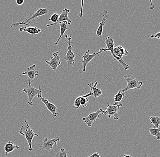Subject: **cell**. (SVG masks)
Returning <instances> with one entry per match:
<instances>
[{
  "label": "cell",
  "mask_w": 160,
  "mask_h": 157,
  "mask_svg": "<svg viewBox=\"0 0 160 157\" xmlns=\"http://www.w3.org/2000/svg\"><path fill=\"white\" fill-rule=\"evenodd\" d=\"M25 123H26V126L23 125L22 126L19 133L25 137V139L27 140L29 145V151H32L33 150L32 146V141L33 139L35 136H39V135L34 132L31 129L29 125L28 124L27 121H25Z\"/></svg>",
  "instance_id": "obj_1"
},
{
  "label": "cell",
  "mask_w": 160,
  "mask_h": 157,
  "mask_svg": "<svg viewBox=\"0 0 160 157\" xmlns=\"http://www.w3.org/2000/svg\"><path fill=\"white\" fill-rule=\"evenodd\" d=\"M110 51L113 58L119 62L120 64L124 67L125 70H128L129 69V66L125 63L122 58L123 57L128 55V51L122 46L119 45L114 48L113 49H112Z\"/></svg>",
  "instance_id": "obj_2"
},
{
  "label": "cell",
  "mask_w": 160,
  "mask_h": 157,
  "mask_svg": "<svg viewBox=\"0 0 160 157\" xmlns=\"http://www.w3.org/2000/svg\"><path fill=\"white\" fill-rule=\"evenodd\" d=\"M49 10L47 9L40 8L35 13L30 15V16L25 19L23 21L19 23L17 22H14L10 26V28L16 27H18V26L21 25H28L29 24L31 21H33L35 19L38 18V17L47 14Z\"/></svg>",
  "instance_id": "obj_3"
},
{
  "label": "cell",
  "mask_w": 160,
  "mask_h": 157,
  "mask_svg": "<svg viewBox=\"0 0 160 157\" xmlns=\"http://www.w3.org/2000/svg\"><path fill=\"white\" fill-rule=\"evenodd\" d=\"M122 107V103H118L116 102L113 105H110L108 103V107L106 108L105 111H103V112L101 113V115H107L108 118H111L113 117L114 120L118 121L119 120L118 114V111L120 107Z\"/></svg>",
  "instance_id": "obj_4"
},
{
  "label": "cell",
  "mask_w": 160,
  "mask_h": 157,
  "mask_svg": "<svg viewBox=\"0 0 160 157\" xmlns=\"http://www.w3.org/2000/svg\"><path fill=\"white\" fill-rule=\"evenodd\" d=\"M26 82L28 83V86L26 88H24L22 92H25L27 94L28 98V101H27V103L30 106H32L33 105L32 100L35 96L38 95L40 93L42 92L40 86H39L38 89L35 88L31 85V82L30 81L27 79Z\"/></svg>",
  "instance_id": "obj_5"
},
{
  "label": "cell",
  "mask_w": 160,
  "mask_h": 157,
  "mask_svg": "<svg viewBox=\"0 0 160 157\" xmlns=\"http://www.w3.org/2000/svg\"><path fill=\"white\" fill-rule=\"evenodd\" d=\"M124 78L127 81V86L122 90H120V92H125V91H128L131 89H139L143 85L142 81H139L133 76H125Z\"/></svg>",
  "instance_id": "obj_6"
},
{
  "label": "cell",
  "mask_w": 160,
  "mask_h": 157,
  "mask_svg": "<svg viewBox=\"0 0 160 157\" xmlns=\"http://www.w3.org/2000/svg\"><path fill=\"white\" fill-rule=\"evenodd\" d=\"M65 38L68 39V51L66 53V56L64 57V58L68 62V65L69 66H74L75 62V56L74 53L72 51V46H71V40H72V37L71 36L68 37L67 35H65Z\"/></svg>",
  "instance_id": "obj_7"
},
{
  "label": "cell",
  "mask_w": 160,
  "mask_h": 157,
  "mask_svg": "<svg viewBox=\"0 0 160 157\" xmlns=\"http://www.w3.org/2000/svg\"><path fill=\"white\" fill-rule=\"evenodd\" d=\"M106 48H101L99 50V51L97 53H94L93 54H90V50H88L84 54L82 57V58L83 60H82V71L83 72L86 71V67L88 65V63L90 62L92 59L97 56L100 53L106 51Z\"/></svg>",
  "instance_id": "obj_8"
},
{
  "label": "cell",
  "mask_w": 160,
  "mask_h": 157,
  "mask_svg": "<svg viewBox=\"0 0 160 157\" xmlns=\"http://www.w3.org/2000/svg\"><path fill=\"white\" fill-rule=\"evenodd\" d=\"M60 140L59 137H57L52 139L45 138L40 145V149L46 150L47 151H49L50 150L52 149L54 146H57L58 142Z\"/></svg>",
  "instance_id": "obj_9"
},
{
  "label": "cell",
  "mask_w": 160,
  "mask_h": 157,
  "mask_svg": "<svg viewBox=\"0 0 160 157\" xmlns=\"http://www.w3.org/2000/svg\"><path fill=\"white\" fill-rule=\"evenodd\" d=\"M103 110L101 108L98 111L94 112H91L88 116L83 117L82 120L87 124L88 127H92V124L94 122L97 121L99 118L101 113L103 112Z\"/></svg>",
  "instance_id": "obj_10"
},
{
  "label": "cell",
  "mask_w": 160,
  "mask_h": 157,
  "mask_svg": "<svg viewBox=\"0 0 160 157\" xmlns=\"http://www.w3.org/2000/svg\"><path fill=\"white\" fill-rule=\"evenodd\" d=\"M38 97L40 101H42L45 104L47 109L52 113L53 117H57L59 116V113L58 111V108L53 104L50 103L48 100L43 98L42 96V92L38 95Z\"/></svg>",
  "instance_id": "obj_11"
},
{
  "label": "cell",
  "mask_w": 160,
  "mask_h": 157,
  "mask_svg": "<svg viewBox=\"0 0 160 157\" xmlns=\"http://www.w3.org/2000/svg\"><path fill=\"white\" fill-rule=\"evenodd\" d=\"M58 52H55L53 54V56L51 57V59L50 61L45 60V62L49 65L52 69L56 72L57 68L59 66L61 63L60 61V57L58 55Z\"/></svg>",
  "instance_id": "obj_12"
},
{
  "label": "cell",
  "mask_w": 160,
  "mask_h": 157,
  "mask_svg": "<svg viewBox=\"0 0 160 157\" xmlns=\"http://www.w3.org/2000/svg\"><path fill=\"white\" fill-rule=\"evenodd\" d=\"M36 64L32 65L27 68V71L24 72L22 73V75H27L28 76V80L30 81L31 83L34 81L36 76L39 75L38 72L35 69L36 68Z\"/></svg>",
  "instance_id": "obj_13"
},
{
  "label": "cell",
  "mask_w": 160,
  "mask_h": 157,
  "mask_svg": "<svg viewBox=\"0 0 160 157\" xmlns=\"http://www.w3.org/2000/svg\"><path fill=\"white\" fill-rule=\"evenodd\" d=\"M70 12V11L69 9H68L67 8H65L63 10L62 12V13L60 15L59 17L58 20V22L56 23H52L51 24L47 25V27H49L51 26L52 25H56L58 24L60 22H62L63 21H66L68 22V23L69 24V25H71V23H72V20L70 19L69 18L68 16V15Z\"/></svg>",
  "instance_id": "obj_14"
},
{
  "label": "cell",
  "mask_w": 160,
  "mask_h": 157,
  "mask_svg": "<svg viewBox=\"0 0 160 157\" xmlns=\"http://www.w3.org/2000/svg\"><path fill=\"white\" fill-rule=\"evenodd\" d=\"M102 14L103 16L102 19V21L100 23L99 25L98 28L97 33H96L97 36L98 37L102 36V35L104 26L105 25L106 21H107L109 15V13L107 10H104L103 12L102 13Z\"/></svg>",
  "instance_id": "obj_15"
},
{
  "label": "cell",
  "mask_w": 160,
  "mask_h": 157,
  "mask_svg": "<svg viewBox=\"0 0 160 157\" xmlns=\"http://www.w3.org/2000/svg\"><path fill=\"white\" fill-rule=\"evenodd\" d=\"M19 31L21 32H26L32 35L38 34L42 31L41 29L38 28L37 27H22L19 29Z\"/></svg>",
  "instance_id": "obj_16"
},
{
  "label": "cell",
  "mask_w": 160,
  "mask_h": 157,
  "mask_svg": "<svg viewBox=\"0 0 160 157\" xmlns=\"http://www.w3.org/2000/svg\"><path fill=\"white\" fill-rule=\"evenodd\" d=\"M98 84V82L97 81L91 82L90 84H88V85L90 86V88L92 89L93 92L94 100V101H96V98L97 97L101 96L102 94V92L101 89L97 87Z\"/></svg>",
  "instance_id": "obj_17"
},
{
  "label": "cell",
  "mask_w": 160,
  "mask_h": 157,
  "mask_svg": "<svg viewBox=\"0 0 160 157\" xmlns=\"http://www.w3.org/2000/svg\"><path fill=\"white\" fill-rule=\"evenodd\" d=\"M20 147L15 145L13 142L9 141L5 143L4 150L5 155H8V154L12 152L15 149H20Z\"/></svg>",
  "instance_id": "obj_18"
},
{
  "label": "cell",
  "mask_w": 160,
  "mask_h": 157,
  "mask_svg": "<svg viewBox=\"0 0 160 157\" xmlns=\"http://www.w3.org/2000/svg\"><path fill=\"white\" fill-rule=\"evenodd\" d=\"M58 24H59L60 28H61V33H60L59 37L58 39L57 42H55V44L56 45H57L58 44V43L59 42L60 39H61L63 35L64 34L65 32L68 29L69 25L68 22L66 21L62 22H60Z\"/></svg>",
  "instance_id": "obj_19"
},
{
  "label": "cell",
  "mask_w": 160,
  "mask_h": 157,
  "mask_svg": "<svg viewBox=\"0 0 160 157\" xmlns=\"http://www.w3.org/2000/svg\"><path fill=\"white\" fill-rule=\"evenodd\" d=\"M105 44L107 47H106L107 51H110L113 49L114 48V41L112 37L108 36L105 40Z\"/></svg>",
  "instance_id": "obj_20"
},
{
  "label": "cell",
  "mask_w": 160,
  "mask_h": 157,
  "mask_svg": "<svg viewBox=\"0 0 160 157\" xmlns=\"http://www.w3.org/2000/svg\"><path fill=\"white\" fill-rule=\"evenodd\" d=\"M151 123L154 126V128H158L160 126V118L159 117L152 116L150 117Z\"/></svg>",
  "instance_id": "obj_21"
},
{
  "label": "cell",
  "mask_w": 160,
  "mask_h": 157,
  "mask_svg": "<svg viewBox=\"0 0 160 157\" xmlns=\"http://www.w3.org/2000/svg\"><path fill=\"white\" fill-rule=\"evenodd\" d=\"M150 134L153 136L157 137L158 141L160 140V126L158 128H153L149 129Z\"/></svg>",
  "instance_id": "obj_22"
},
{
  "label": "cell",
  "mask_w": 160,
  "mask_h": 157,
  "mask_svg": "<svg viewBox=\"0 0 160 157\" xmlns=\"http://www.w3.org/2000/svg\"><path fill=\"white\" fill-rule=\"evenodd\" d=\"M125 96L124 92H121L119 91L114 96V99L115 102L117 103L121 102Z\"/></svg>",
  "instance_id": "obj_23"
},
{
  "label": "cell",
  "mask_w": 160,
  "mask_h": 157,
  "mask_svg": "<svg viewBox=\"0 0 160 157\" xmlns=\"http://www.w3.org/2000/svg\"><path fill=\"white\" fill-rule=\"evenodd\" d=\"M60 15L58 13L56 12L52 15L50 18L48 20L51 21L53 24L56 23L58 20L59 17Z\"/></svg>",
  "instance_id": "obj_24"
},
{
  "label": "cell",
  "mask_w": 160,
  "mask_h": 157,
  "mask_svg": "<svg viewBox=\"0 0 160 157\" xmlns=\"http://www.w3.org/2000/svg\"><path fill=\"white\" fill-rule=\"evenodd\" d=\"M56 157H68V152L63 148H61L60 152L57 154Z\"/></svg>",
  "instance_id": "obj_25"
},
{
  "label": "cell",
  "mask_w": 160,
  "mask_h": 157,
  "mask_svg": "<svg viewBox=\"0 0 160 157\" xmlns=\"http://www.w3.org/2000/svg\"><path fill=\"white\" fill-rule=\"evenodd\" d=\"M80 99H81V96H79L78 98H76L75 100L74 104L73 105V107L74 108L78 109L80 107H81V105H80Z\"/></svg>",
  "instance_id": "obj_26"
},
{
  "label": "cell",
  "mask_w": 160,
  "mask_h": 157,
  "mask_svg": "<svg viewBox=\"0 0 160 157\" xmlns=\"http://www.w3.org/2000/svg\"><path fill=\"white\" fill-rule=\"evenodd\" d=\"M151 38H155L157 39H160V32L157 33L156 34L151 35Z\"/></svg>",
  "instance_id": "obj_27"
},
{
  "label": "cell",
  "mask_w": 160,
  "mask_h": 157,
  "mask_svg": "<svg viewBox=\"0 0 160 157\" xmlns=\"http://www.w3.org/2000/svg\"><path fill=\"white\" fill-rule=\"evenodd\" d=\"M102 157L100 156L99 153H98V152H95V153H93V154H92V155L90 156L89 157Z\"/></svg>",
  "instance_id": "obj_28"
},
{
  "label": "cell",
  "mask_w": 160,
  "mask_h": 157,
  "mask_svg": "<svg viewBox=\"0 0 160 157\" xmlns=\"http://www.w3.org/2000/svg\"><path fill=\"white\" fill-rule=\"evenodd\" d=\"M24 0H17L16 3L18 5H22L24 2Z\"/></svg>",
  "instance_id": "obj_29"
},
{
  "label": "cell",
  "mask_w": 160,
  "mask_h": 157,
  "mask_svg": "<svg viewBox=\"0 0 160 157\" xmlns=\"http://www.w3.org/2000/svg\"><path fill=\"white\" fill-rule=\"evenodd\" d=\"M83 2L84 1H82V7H81V12H80V14H79V16L80 17H82V10H83Z\"/></svg>",
  "instance_id": "obj_30"
},
{
  "label": "cell",
  "mask_w": 160,
  "mask_h": 157,
  "mask_svg": "<svg viewBox=\"0 0 160 157\" xmlns=\"http://www.w3.org/2000/svg\"><path fill=\"white\" fill-rule=\"evenodd\" d=\"M123 157H132L131 156V155H124Z\"/></svg>",
  "instance_id": "obj_31"
},
{
  "label": "cell",
  "mask_w": 160,
  "mask_h": 157,
  "mask_svg": "<svg viewBox=\"0 0 160 157\" xmlns=\"http://www.w3.org/2000/svg\"><path fill=\"white\" fill-rule=\"evenodd\" d=\"M1 157V155H0V157Z\"/></svg>",
  "instance_id": "obj_32"
}]
</instances>
